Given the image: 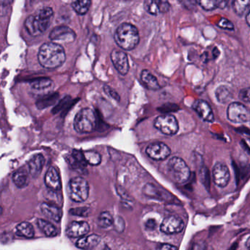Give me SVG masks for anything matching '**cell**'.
Wrapping results in <instances>:
<instances>
[{
  "label": "cell",
  "mask_w": 250,
  "mask_h": 250,
  "mask_svg": "<svg viewBox=\"0 0 250 250\" xmlns=\"http://www.w3.org/2000/svg\"><path fill=\"white\" fill-rule=\"evenodd\" d=\"M146 228H147V229H155L156 227V221H155L154 219H148V220L146 222Z\"/></svg>",
  "instance_id": "ab89813d"
},
{
  "label": "cell",
  "mask_w": 250,
  "mask_h": 250,
  "mask_svg": "<svg viewBox=\"0 0 250 250\" xmlns=\"http://www.w3.org/2000/svg\"><path fill=\"white\" fill-rule=\"evenodd\" d=\"M167 167L172 179L179 184L188 181L191 175L189 167L187 163L182 159L176 156L169 159Z\"/></svg>",
  "instance_id": "8992f818"
},
{
  "label": "cell",
  "mask_w": 250,
  "mask_h": 250,
  "mask_svg": "<svg viewBox=\"0 0 250 250\" xmlns=\"http://www.w3.org/2000/svg\"><path fill=\"white\" fill-rule=\"evenodd\" d=\"M115 41L119 47L124 50H132L140 42V35L135 26L124 23L117 28Z\"/></svg>",
  "instance_id": "3957f363"
},
{
  "label": "cell",
  "mask_w": 250,
  "mask_h": 250,
  "mask_svg": "<svg viewBox=\"0 0 250 250\" xmlns=\"http://www.w3.org/2000/svg\"><path fill=\"white\" fill-rule=\"evenodd\" d=\"M77 36L74 30L66 26H58L55 27L49 34V39L53 42H73Z\"/></svg>",
  "instance_id": "4fadbf2b"
},
{
  "label": "cell",
  "mask_w": 250,
  "mask_h": 250,
  "mask_svg": "<svg viewBox=\"0 0 250 250\" xmlns=\"http://www.w3.org/2000/svg\"><path fill=\"white\" fill-rule=\"evenodd\" d=\"M246 21H247V24L250 27V11L247 14V17H246Z\"/></svg>",
  "instance_id": "60d3db41"
},
{
  "label": "cell",
  "mask_w": 250,
  "mask_h": 250,
  "mask_svg": "<svg viewBox=\"0 0 250 250\" xmlns=\"http://www.w3.org/2000/svg\"><path fill=\"white\" fill-rule=\"evenodd\" d=\"M146 153L153 160L162 161L170 155L171 150L165 143H154L147 146Z\"/></svg>",
  "instance_id": "30bf717a"
},
{
  "label": "cell",
  "mask_w": 250,
  "mask_h": 250,
  "mask_svg": "<svg viewBox=\"0 0 250 250\" xmlns=\"http://www.w3.org/2000/svg\"><path fill=\"white\" fill-rule=\"evenodd\" d=\"M239 98L243 102L250 103V87L242 89L240 91Z\"/></svg>",
  "instance_id": "d590c367"
},
{
  "label": "cell",
  "mask_w": 250,
  "mask_h": 250,
  "mask_svg": "<svg viewBox=\"0 0 250 250\" xmlns=\"http://www.w3.org/2000/svg\"><path fill=\"white\" fill-rule=\"evenodd\" d=\"M58 97H59L58 93H52V94H49L47 96H43L42 99H39L37 103H36L37 107L40 109L49 107V106H52L57 102Z\"/></svg>",
  "instance_id": "4316f807"
},
{
  "label": "cell",
  "mask_w": 250,
  "mask_h": 250,
  "mask_svg": "<svg viewBox=\"0 0 250 250\" xmlns=\"http://www.w3.org/2000/svg\"><path fill=\"white\" fill-rule=\"evenodd\" d=\"M216 6H217V8H221V9L226 8L228 2H229V0H216Z\"/></svg>",
  "instance_id": "f35d334b"
},
{
  "label": "cell",
  "mask_w": 250,
  "mask_h": 250,
  "mask_svg": "<svg viewBox=\"0 0 250 250\" xmlns=\"http://www.w3.org/2000/svg\"><path fill=\"white\" fill-rule=\"evenodd\" d=\"M193 109L197 115L206 122L212 123L214 121V115L211 107L208 102L204 100H197L193 104Z\"/></svg>",
  "instance_id": "9a60e30c"
},
{
  "label": "cell",
  "mask_w": 250,
  "mask_h": 250,
  "mask_svg": "<svg viewBox=\"0 0 250 250\" xmlns=\"http://www.w3.org/2000/svg\"><path fill=\"white\" fill-rule=\"evenodd\" d=\"M66 161L68 165L72 169L76 171H81L86 169L87 162H86L83 152L79 150H74L71 154L66 157Z\"/></svg>",
  "instance_id": "e0dca14e"
},
{
  "label": "cell",
  "mask_w": 250,
  "mask_h": 250,
  "mask_svg": "<svg viewBox=\"0 0 250 250\" xmlns=\"http://www.w3.org/2000/svg\"><path fill=\"white\" fill-rule=\"evenodd\" d=\"M13 181L18 188H22L29 184V175L25 169H20L13 175Z\"/></svg>",
  "instance_id": "603a6c76"
},
{
  "label": "cell",
  "mask_w": 250,
  "mask_h": 250,
  "mask_svg": "<svg viewBox=\"0 0 250 250\" xmlns=\"http://www.w3.org/2000/svg\"><path fill=\"white\" fill-rule=\"evenodd\" d=\"M184 222L179 216L170 215L162 221L160 229L162 232L168 235L181 232L184 229Z\"/></svg>",
  "instance_id": "9c48e42d"
},
{
  "label": "cell",
  "mask_w": 250,
  "mask_h": 250,
  "mask_svg": "<svg viewBox=\"0 0 250 250\" xmlns=\"http://www.w3.org/2000/svg\"><path fill=\"white\" fill-rule=\"evenodd\" d=\"M38 226L39 229L48 237H55L58 235V230L51 222L44 219H39L38 220Z\"/></svg>",
  "instance_id": "cb8c5ba5"
},
{
  "label": "cell",
  "mask_w": 250,
  "mask_h": 250,
  "mask_svg": "<svg viewBox=\"0 0 250 250\" xmlns=\"http://www.w3.org/2000/svg\"><path fill=\"white\" fill-rule=\"evenodd\" d=\"M154 126L162 134L168 136L177 134L179 129L176 118L170 114H165L157 117L154 121Z\"/></svg>",
  "instance_id": "52a82bcc"
},
{
  "label": "cell",
  "mask_w": 250,
  "mask_h": 250,
  "mask_svg": "<svg viewBox=\"0 0 250 250\" xmlns=\"http://www.w3.org/2000/svg\"><path fill=\"white\" fill-rule=\"evenodd\" d=\"M38 59L43 68L55 69L65 62L66 55L62 46L54 42H49L41 46Z\"/></svg>",
  "instance_id": "6da1fadb"
},
{
  "label": "cell",
  "mask_w": 250,
  "mask_h": 250,
  "mask_svg": "<svg viewBox=\"0 0 250 250\" xmlns=\"http://www.w3.org/2000/svg\"><path fill=\"white\" fill-rule=\"evenodd\" d=\"M90 5L91 0H76L72 3V8L79 15H84L90 9Z\"/></svg>",
  "instance_id": "484cf974"
},
{
  "label": "cell",
  "mask_w": 250,
  "mask_h": 250,
  "mask_svg": "<svg viewBox=\"0 0 250 250\" xmlns=\"http://www.w3.org/2000/svg\"><path fill=\"white\" fill-rule=\"evenodd\" d=\"M111 60L114 66L121 75H125L129 71L128 56L119 49H113L111 53Z\"/></svg>",
  "instance_id": "8fae6325"
},
{
  "label": "cell",
  "mask_w": 250,
  "mask_h": 250,
  "mask_svg": "<svg viewBox=\"0 0 250 250\" xmlns=\"http://www.w3.org/2000/svg\"><path fill=\"white\" fill-rule=\"evenodd\" d=\"M89 231L90 225L87 222L75 221L68 225L66 229V234L70 238H80L87 235Z\"/></svg>",
  "instance_id": "2e32d148"
},
{
  "label": "cell",
  "mask_w": 250,
  "mask_h": 250,
  "mask_svg": "<svg viewBox=\"0 0 250 250\" xmlns=\"http://www.w3.org/2000/svg\"><path fill=\"white\" fill-rule=\"evenodd\" d=\"M70 213L74 216H87L90 213V208L87 207L77 208L71 209Z\"/></svg>",
  "instance_id": "836d02e7"
},
{
  "label": "cell",
  "mask_w": 250,
  "mask_h": 250,
  "mask_svg": "<svg viewBox=\"0 0 250 250\" xmlns=\"http://www.w3.org/2000/svg\"><path fill=\"white\" fill-rule=\"evenodd\" d=\"M104 92L109 96V97L112 98V99H115L117 102H119L120 101V96L118 95V93L115 91L113 89L111 88L110 87H109L108 85H105L104 87Z\"/></svg>",
  "instance_id": "8d00e7d4"
},
{
  "label": "cell",
  "mask_w": 250,
  "mask_h": 250,
  "mask_svg": "<svg viewBox=\"0 0 250 250\" xmlns=\"http://www.w3.org/2000/svg\"><path fill=\"white\" fill-rule=\"evenodd\" d=\"M53 85V82L49 78H39L30 83L32 88L36 90H43Z\"/></svg>",
  "instance_id": "83f0119b"
},
{
  "label": "cell",
  "mask_w": 250,
  "mask_h": 250,
  "mask_svg": "<svg viewBox=\"0 0 250 250\" xmlns=\"http://www.w3.org/2000/svg\"><path fill=\"white\" fill-rule=\"evenodd\" d=\"M68 193L73 201L77 203L85 201L89 196L88 183L81 177L72 178L68 183Z\"/></svg>",
  "instance_id": "5b68a950"
},
{
  "label": "cell",
  "mask_w": 250,
  "mask_h": 250,
  "mask_svg": "<svg viewBox=\"0 0 250 250\" xmlns=\"http://www.w3.org/2000/svg\"><path fill=\"white\" fill-rule=\"evenodd\" d=\"M141 80L149 90H158L160 89L157 79L147 70H143L141 73Z\"/></svg>",
  "instance_id": "7402d4cb"
},
{
  "label": "cell",
  "mask_w": 250,
  "mask_h": 250,
  "mask_svg": "<svg viewBox=\"0 0 250 250\" xmlns=\"http://www.w3.org/2000/svg\"><path fill=\"white\" fill-rule=\"evenodd\" d=\"M213 181L218 187L221 188L228 186L230 178V173L228 166L225 164L218 162L213 168Z\"/></svg>",
  "instance_id": "7c38bea8"
},
{
  "label": "cell",
  "mask_w": 250,
  "mask_h": 250,
  "mask_svg": "<svg viewBox=\"0 0 250 250\" xmlns=\"http://www.w3.org/2000/svg\"><path fill=\"white\" fill-rule=\"evenodd\" d=\"M114 223V219L109 212L104 211L99 215L98 224L102 228L110 227Z\"/></svg>",
  "instance_id": "1f68e13d"
},
{
  "label": "cell",
  "mask_w": 250,
  "mask_h": 250,
  "mask_svg": "<svg viewBox=\"0 0 250 250\" xmlns=\"http://www.w3.org/2000/svg\"><path fill=\"white\" fill-rule=\"evenodd\" d=\"M53 15V10L52 8L44 7L27 17L24 22V27L30 36L34 37L41 36L49 27L51 18Z\"/></svg>",
  "instance_id": "7a4b0ae2"
},
{
  "label": "cell",
  "mask_w": 250,
  "mask_h": 250,
  "mask_svg": "<svg viewBox=\"0 0 250 250\" xmlns=\"http://www.w3.org/2000/svg\"><path fill=\"white\" fill-rule=\"evenodd\" d=\"M45 184L52 191H58L61 188V178L56 168L54 167L49 168L45 175Z\"/></svg>",
  "instance_id": "ac0fdd59"
},
{
  "label": "cell",
  "mask_w": 250,
  "mask_h": 250,
  "mask_svg": "<svg viewBox=\"0 0 250 250\" xmlns=\"http://www.w3.org/2000/svg\"><path fill=\"white\" fill-rule=\"evenodd\" d=\"M45 159L41 153L34 155L28 162L29 172L33 178H37L44 166Z\"/></svg>",
  "instance_id": "d6986e66"
},
{
  "label": "cell",
  "mask_w": 250,
  "mask_h": 250,
  "mask_svg": "<svg viewBox=\"0 0 250 250\" xmlns=\"http://www.w3.org/2000/svg\"><path fill=\"white\" fill-rule=\"evenodd\" d=\"M157 249L161 250H177L178 247L169 244H162L158 246Z\"/></svg>",
  "instance_id": "74e56055"
},
{
  "label": "cell",
  "mask_w": 250,
  "mask_h": 250,
  "mask_svg": "<svg viewBox=\"0 0 250 250\" xmlns=\"http://www.w3.org/2000/svg\"><path fill=\"white\" fill-rule=\"evenodd\" d=\"M17 233L20 236L32 238L35 235L34 228L32 224L29 223V222H21L20 225H17Z\"/></svg>",
  "instance_id": "d4e9b609"
},
{
  "label": "cell",
  "mask_w": 250,
  "mask_h": 250,
  "mask_svg": "<svg viewBox=\"0 0 250 250\" xmlns=\"http://www.w3.org/2000/svg\"><path fill=\"white\" fill-rule=\"evenodd\" d=\"M216 99L222 104H225L230 99L231 93L228 87L226 86H219L215 92Z\"/></svg>",
  "instance_id": "f546056e"
},
{
  "label": "cell",
  "mask_w": 250,
  "mask_h": 250,
  "mask_svg": "<svg viewBox=\"0 0 250 250\" xmlns=\"http://www.w3.org/2000/svg\"><path fill=\"white\" fill-rule=\"evenodd\" d=\"M228 118L235 124H244L250 120V112L242 104L233 102L228 108Z\"/></svg>",
  "instance_id": "ba28073f"
},
{
  "label": "cell",
  "mask_w": 250,
  "mask_h": 250,
  "mask_svg": "<svg viewBox=\"0 0 250 250\" xmlns=\"http://www.w3.org/2000/svg\"><path fill=\"white\" fill-rule=\"evenodd\" d=\"M102 238L99 235H90L88 236H83L76 243V246L78 248L83 250H94L100 245Z\"/></svg>",
  "instance_id": "ffe728a7"
},
{
  "label": "cell",
  "mask_w": 250,
  "mask_h": 250,
  "mask_svg": "<svg viewBox=\"0 0 250 250\" xmlns=\"http://www.w3.org/2000/svg\"><path fill=\"white\" fill-rule=\"evenodd\" d=\"M218 27H221L222 29H225V30H233L234 25L229 20H227V19L222 18L219 20V23H218Z\"/></svg>",
  "instance_id": "e575fe53"
},
{
  "label": "cell",
  "mask_w": 250,
  "mask_h": 250,
  "mask_svg": "<svg viewBox=\"0 0 250 250\" xmlns=\"http://www.w3.org/2000/svg\"><path fill=\"white\" fill-rule=\"evenodd\" d=\"M32 2H41V0H31Z\"/></svg>",
  "instance_id": "7bdbcfd3"
},
{
  "label": "cell",
  "mask_w": 250,
  "mask_h": 250,
  "mask_svg": "<svg viewBox=\"0 0 250 250\" xmlns=\"http://www.w3.org/2000/svg\"><path fill=\"white\" fill-rule=\"evenodd\" d=\"M83 154L85 158L86 162L92 166H97L102 162V156L97 152L88 150V151L83 152Z\"/></svg>",
  "instance_id": "4dcf8cb0"
},
{
  "label": "cell",
  "mask_w": 250,
  "mask_h": 250,
  "mask_svg": "<svg viewBox=\"0 0 250 250\" xmlns=\"http://www.w3.org/2000/svg\"><path fill=\"white\" fill-rule=\"evenodd\" d=\"M197 4L206 11H213L216 6V0H196Z\"/></svg>",
  "instance_id": "d6a6232c"
},
{
  "label": "cell",
  "mask_w": 250,
  "mask_h": 250,
  "mask_svg": "<svg viewBox=\"0 0 250 250\" xmlns=\"http://www.w3.org/2000/svg\"><path fill=\"white\" fill-rule=\"evenodd\" d=\"M144 5L146 11L152 15L165 14L170 9L167 0H146Z\"/></svg>",
  "instance_id": "5bb4252c"
},
{
  "label": "cell",
  "mask_w": 250,
  "mask_h": 250,
  "mask_svg": "<svg viewBox=\"0 0 250 250\" xmlns=\"http://www.w3.org/2000/svg\"><path fill=\"white\" fill-rule=\"evenodd\" d=\"M250 6V0H232V8L237 15H244Z\"/></svg>",
  "instance_id": "f1b7e54d"
},
{
  "label": "cell",
  "mask_w": 250,
  "mask_h": 250,
  "mask_svg": "<svg viewBox=\"0 0 250 250\" xmlns=\"http://www.w3.org/2000/svg\"><path fill=\"white\" fill-rule=\"evenodd\" d=\"M42 213L52 220L59 222L62 218V210L55 205L43 203L41 206Z\"/></svg>",
  "instance_id": "44dd1931"
},
{
  "label": "cell",
  "mask_w": 250,
  "mask_h": 250,
  "mask_svg": "<svg viewBox=\"0 0 250 250\" xmlns=\"http://www.w3.org/2000/svg\"><path fill=\"white\" fill-rule=\"evenodd\" d=\"M246 247H247V249L250 250V237L247 239V241H246Z\"/></svg>",
  "instance_id": "b9f144b4"
},
{
  "label": "cell",
  "mask_w": 250,
  "mask_h": 250,
  "mask_svg": "<svg viewBox=\"0 0 250 250\" xmlns=\"http://www.w3.org/2000/svg\"><path fill=\"white\" fill-rule=\"evenodd\" d=\"M96 124L97 118L96 112L90 108L81 109L74 118V129L80 134L91 133L96 128Z\"/></svg>",
  "instance_id": "277c9868"
}]
</instances>
